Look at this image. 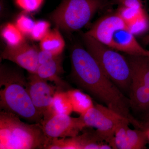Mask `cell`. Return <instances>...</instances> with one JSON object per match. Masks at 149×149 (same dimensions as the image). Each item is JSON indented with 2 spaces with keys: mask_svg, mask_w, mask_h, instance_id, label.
Here are the masks:
<instances>
[{
  "mask_svg": "<svg viewBox=\"0 0 149 149\" xmlns=\"http://www.w3.org/2000/svg\"><path fill=\"white\" fill-rule=\"evenodd\" d=\"M71 77L78 87L94 98L142 129V122L131 113L130 100L102 71L96 60L81 45L74 46L70 54Z\"/></svg>",
  "mask_w": 149,
  "mask_h": 149,
  "instance_id": "1",
  "label": "cell"
},
{
  "mask_svg": "<svg viewBox=\"0 0 149 149\" xmlns=\"http://www.w3.org/2000/svg\"><path fill=\"white\" fill-rule=\"evenodd\" d=\"M0 108L32 123L42 121L29 96L27 78L20 70L4 65L0 68Z\"/></svg>",
  "mask_w": 149,
  "mask_h": 149,
  "instance_id": "2",
  "label": "cell"
},
{
  "mask_svg": "<svg viewBox=\"0 0 149 149\" xmlns=\"http://www.w3.org/2000/svg\"><path fill=\"white\" fill-rule=\"evenodd\" d=\"M51 140L41 123L28 124L15 114L0 112V149H47Z\"/></svg>",
  "mask_w": 149,
  "mask_h": 149,
  "instance_id": "3",
  "label": "cell"
},
{
  "mask_svg": "<svg viewBox=\"0 0 149 149\" xmlns=\"http://www.w3.org/2000/svg\"><path fill=\"white\" fill-rule=\"evenodd\" d=\"M80 35L85 48L96 60L104 74L129 97L132 71L126 56L86 33H81Z\"/></svg>",
  "mask_w": 149,
  "mask_h": 149,
  "instance_id": "4",
  "label": "cell"
},
{
  "mask_svg": "<svg viewBox=\"0 0 149 149\" xmlns=\"http://www.w3.org/2000/svg\"><path fill=\"white\" fill-rule=\"evenodd\" d=\"M109 3L108 0H62L49 18L56 27L70 34L85 27Z\"/></svg>",
  "mask_w": 149,
  "mask_h": 149,
  "instance_id": "5",
  "label": "cell"
},
{
  "mask_svg": "<svg viewBox=\"0 0 149 149\" xmlns=\"http://www.w3.org/2000/svg\"><path fill=\"white\" fill-rule=\"evenodd\" d=\"M81 116L86 128H95L100 139L111 147L116 127L125 118L102 104L98 103Z\"/></svg>",
  "mask_w": 149,
  "mask_h": 149,
  "instance_id": "6",
  "label": "cell"
},
{
  "mask_svg": "<svg viewBox=\"0 0 149 149\" xmlns=\"http://www.w3.org/2000/svg\"><path fill=\"white\" fill-rule=\"evenodd\" d=\"M41 124L46 136L49 139L73 137L78 135L86 127L82 116L56 114L43 119Z\"/></svg>",
  "mask_w": 149,
  "mask_h": 149,
  "instance_id": "7",
  "label": "cell"
},
{
  "mask_svg": "<svg viewBox=\"0 0 149 149\" xmlns=\"http://www.w3.org/2000/svg\"><path fill=\"white\" fill-rule=\"evenodd\" d=\"M27 79L28 92L32 103L44 118L49 111L56 92L59 90L56 85H50L36 74L29 73Z\"/></svg>",
  "mask_w": 149,
  "mask_h": 149,
  "instance_id": "8",
  "label": "cell"
},
{
  "mask_svg": "<svg viewBox=\"0 0 149 149\" xmlns=\"http://www.w3.org/2000/svg\"><path fill=\"white\" fill-rule=\"evenodd\" d=\"M129 124V121L125 118L118 123L111 145L112 149H146L148 142L145 130L131 129Z\"/></svg>",
  "mask_w": 149,
  "mask_h": 149,
  "instance_id": "9",
  "label": "cell"
},
{
  "mask_svg": "<svg viewBox=\"0 0 149 149\" xmlns=\"http://www.w3.org/2000/svg\"><path fill=\"white\" fill-rule=\"evenodd\" d=\"M40 51L34 46L25 42L17 47L6 46L1 54V57L14 63L27 70L36 74L39 66L38 55Z\"/></svg>",
  "mask_w": 149,
  "mask_h": 149,
  "instance_id": "10",
  "label": "cell"
},
{
  "mask_svg": "<svg viewBox=\"0 0 149 149\" xmlns=\"http://www.w3.org/2000/svg\"><path fill=\"white\" fill-rule=\"evenodd\" d=\"M128 28L117 11L99 19L85 33L104 45L109 46L117 29Z\"/></svg>",
  "mask_w": 149,
  "mask_h": 149,
  "instance_id": "11",
  "label": "cell"
},
{
  "mask_svg": "<svg viewBox=\"0 0 149 149\" xmlns=\"http://www.w3.org/2000/svg\"><path fill=\"white\" fill-rule=\"evenodd\" d=\"M109 47L127 55L146 56L149 57V51L141 45L136 40L135 35L128 28L117 29L113 35Z\"/></svg>",
  "mask_w": 149,
  "mask_h": 149,
  "instance_id": "12",
  "label": "cell"
},
{
  "mask_svg": "<svg viewBox=\"0 0 149 149\" xmlns=\"http://www.w3.org/2000/svg\"><path fill=\"white\" fill-rule=\"evenodd\" d=\"M62 55L55 56L45 62L39 64L36 74L44 80L53 82L59 90L67 91L71 88L61 77L64 72Z\"/></svg>",
  "mask_w": 149,
  "mask_h": 149,
  "instance_id": "13",
  "label": "cell"
},
{
  "mask_svg": "<svg viewBox=\"0 0 149 149\" xmlns=\"http://www.w3.org/2000/svg\"><path fill=\"white\" fill-rule=\"evenodd\" d=\"M131 68L132 76L139 79L149 91V57L146 56H126Z\"/></svg>",
  "mask_w": 149,
  "mask_h": 149,
  "instance_id": "14",
  "label": "cell"
},
{
  "mask_svg": "<svg viewBox=\"0 0 149 149\" xmlns=\"http://www.w3.org/2000/svg\"><path fill=\"white\" fill-rule=\"evenodd\" d=\"M41 50L47 51L56 56L62 54L65 47V42L58 28L50 30L40 41Z\"/></svg>",
  "mask_w": 149,
  "mask_h": 149,
  "instance_id": "15",
  "label": "cell"
},
{
  "mask_svg": "<svg viewBox=\"0 0 149 149\" xmlns=\"http://www.w3.org/2000/svg\"><path fill=\"white\" fill-rule=\"evenodd\" d=\"M66 92L71 102L73 111L80 116L84 115L95 105L91 95L79 89H70Z\"/></svg>",
  "mask_w": 149,
  "mask_h": 149,
  "instance_id": "16",
  "label": "cell"
},
{
  "mask_svg": "<svg viewBox=\"0 0 149 149\" xmlns=\"http://www.w3.org/2000/svg\"><path fill=\"white\" fill-rule=\"evenodd\" d=\"M72 112V106L66 91L58 90L54 96L53 100L47 114L43 118L46 119L56 114L70 115Z\"/></svg>",
  "mask_w": 149,
  "mask_h": 149,
  "instance_id": "17",
  "label": "cell"
},
{
  "mask_svg": "<svg viewBox=\"0 0 149 149\" xmlns=\"http://www.w3.org/2000/svg\"><path fill=\"white\" fill-rule=\"evenodd\" d=\"M1 35L8 47H14L26 42L24 35L15 24L12 23L5 24L1 31Z\"/></svg>",
  "mask_w": 149,
  "mask_h": 149,
  "instance_id": "18",
  "label": "cell"
},
{
  "mask_svg": "<svg viewBox=\"0 0 149 149\" xmlns=\"http://www.w3.org/2000/svg\"><path fill=\"white\" fill-rule=\"evenodd\" d=\"M116 11L120 14L128 28L142 14L146 12L143 7L139 8H133L122 6H119Z\"/></svg>",
  "mask_w": 149,
  "mask_h": 149,
  "instance_id": "19",
  "label": "cell"
},
{
  "mask_svg": "<svg viewBox=\"0 0 149 149\" xmlns=\"http://www.w3.org/2000/svg\"><path fill=\"white\" fill-rule=\"evenodd\" d=\"M50 24L45 20H38L35 24L29 36L35 41H40L50 31Z\"/></svg>",
  "mask_w": 149,
  "mask_h": 149,
  "instance_id": "20",
  "label": "cell"
},
{
  "mask_svg": "<svg viewBox=\"0 0 149 149\" xmlns=\"http://www.w3.org/2000/svg\"><path fill=\"white\" fill-rule=\"evenodd\" d=\"M149 29V18L146 12L142 14L129 27L130 31L135 36L143 34Z\"/></svg>",
  "mask_w": 149,
  "mask_h": 149,
  "instance_id": "21",
  "label": "cell"
},
{
  "mask_svg": "<svg viewBox=\"0 0 149 149\" xmlns=\"http://www.w3.org/2000/svg\"><path fill=\"white\" fill-rule=\"evenodd\" d=\"M35 23V22L29 17L21 15L17 19L15 24L24 36H29Z\"/></svg>",
  "mask_w": 149,
  "mask_h": 149,
  "instance_id": "22",
  "label": "cell"
},
{
  "mask_svg": "<svg viewBox=\"0 0 149 149\" xmlns=\"http://www.w3.org/2000/svg\"><path fill=\"white\" fill-rule=\"evenodd\" d=\"M18 7L25 12H35L40 8L44 0H15Z\"/></svg>",
  "mask_w": 149,
  "mask_h": 149,
  "instance_id": "23",
  "label": "cell"
},
{
  "mask_svg": "<svg viewBox=\"0 0 149 149\" xmlns=\"http://www.w3.org/2000/svg\"><path fill=\"white\" fill-rule=\"evenodd\" d=\"M143 123V130H145L146 134L148 144L149 145V120H146L142 123Z\"/></svg>",
  "mask_w": 149,
  "mask_h": 149,
  "instance_id": "24",
  "label": "cell"
},
{
  "mask_svg": "<svg viewBox=\"0 0 149 149\" xmlns=\"http://www.w3.org/2000/svg\"><path fill=\"white\" fill-rule=\"evenodd\" d=\"M120 1L121 0H111L109 2V4H117L118 2Z\"/></svg>",
  "mask_w": 149,
  "mask_h": 149,
  "instance_id": "25",
  "label": "cell"
},
{
  "mask_svg": "<svg viewBox=\"0 0 149 149\" xmlns=\"http://www.w3.org/2000/svg\"><path fill=\"white\" fill-rule=\"evenodd\" d=\"M149 120V117L148 118H147L146 120H145V121H146V120ZM144 121H143V122H144ZM142 123H143V122H142Z\"/></svg>",
  "mask_w": 149,
  "mask_h": 149,
  "instance_id": "26",
  "label": "cell"
}]
</instances>
